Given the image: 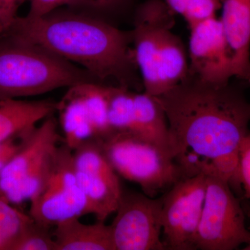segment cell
I'll return each instance as SVG.
<instances>
[{"label":"cell","mask_w":250,"mask_h":250,"mask_svg":"<svg viewBox=\"0 0 250 250\" xmlns=\"http://www.w3.org/2000/svg\"><path fill=\"white\" fill-rule=\"evenodd\" d=\"M165 111L172 157L184 178L214 174L241 188L238 159L249 134L250 103L239 88L188 75L156 96Z\"/></svg>","instance_id":"obj_1"},{"label":"cell","mask_w":250,"mask_h":250,"mask_svg":"<svg viewBox=\"0 0 250 250\" xmlns=\"http://www.w3.org/2000/svg\"><path fill=\"white\" fill-rule=\"evenodd\" d=\"M4 34L79 64L100 82L111 79L129 89L143 88L131 31L121 30L103 20L54 11L42 17H18Z\"/></svg>","instance_id":"obj_2"},{"label":"cell","mask_w":250,"mask_h":250,"mask_svg":"<svg viewBox=\"0 0 250 250\" xmlns=\"http://www.w3.org/2000/svg\"><path fill=\"white\" fill-rule=\"evenodd\" d=\"M85 82L100 83L85 69L41 45L0 35V99L34 96Z\"/></svg>","instance_id":"obj_3"},{"label":"cell","mask_w":250,"mask_h":250,"mask_svg":"<svg viewBox=\"0 0 250 250\" xmlns=\"http://www.w3.org/2000/svg\"><path fill=\"white\" fill-rule=\"evenodd\" d=\"M116 173L139 184L143 193L155 197L184 178L173 158L131 132H113L98 140Z\"/></svg>","instance_id":"obj_4"},{"label":"cell","mask_w":250,"mask_h":250,"mask_svg":"<svg viewBox=\"0 0 250 250\" xmlns=\"http://www.w3.org/2000/svg\"><path fill=\"white\" fill-rule=\"evenodd\" d=\"M62 143L54 115L33 127L22 147L0 170V197L11 205L30 200L48 177Z\"/></svg>","instance_id":"obj_5"},{"label":"cell","mask_w":250,"mask_h":250,"mask_svg":"<svg viewBox=\"0 0 250 250\" xmlns=\"http://www.w3.org/2000/svg\"><path fill=\"white\" fill-rule=\"evenodd\" d=\"M250 243L241 204L225 179L207 175V192L195 238L196 250H232Z\"/></svg>","instance_id":"obj_6"},{"label":"cell","mask_w":250,"mask_h":250,"mask_svg":"<svg viewBox=\"0 0 250 250\" xmlns=\"http://www.w3.org/2000/svg\"><path fill=\"white\" fill-rule=\"evenodd\" d=\"M29 201L31 218L51 228L88 214L86 199L77 184L73 150L65 143L57 147L48 177Z\"/></svg>","instance_id":"obj_7"},{"label":"cell","mask_w":250,"mask_h":250,"mask_svg":"<svg viewBox=\"0 0 250 250\" xmlns=\"http://www.w3.org/2000/svg\"><path fill=\"white\" fill-rule=\"evenodd\" d=\"M207 192V175L180 179L163 197L162 241L166 250H194Z\"/></svg>","instance_id":"obj_8"},{"label":"cell","mask_w":250,"mask_h":250,"mask_svg":"<svg viewBox=\"0 0 250 250\" xmlns=\"http://www.w3.org/2000/svg\"><path fill=\"white\" fill-rule=\"evenodd\" d=\"M163 197L123 189L114 220L110 225L115 250H164Z\"/></svg>","instance_id":"obj_9"},{"label":"cell","mask_w":250,"mask_h":250,"mask_svg":"<svg viewBox=\"0 0 250 250\" xmlns=\"http://www.w3.org/2000/svg\"><path fill=\"white\" fill-rule=\"evenodd\" d=\"M77 184L86 199L88 214L105 222L116 213L123 188L118 174L104 154L98 140L85 141L73 150Z\"/></svg>","instance_id":"obj_10"},{"label":"cell","mask_w":250,"mask_h":250,"mask_svg":"<svg viewBox=\"0 0 250 250\" xmlns=\"http://www.w3.org/2000/svg\"><path fill=\"white\" fill-rule=\"evenodd\" d=\"M175 14L164 0H146L136 9L132 33L135 59L144 92L159 96L158 62L164 36L175 24Z\"/></svg>","instance_id":"obj_11"},{"label":"cell","mask_w":250,"mask_h":250,"mask_svg":"<svg viewBox=\"0 0 250 250\" xmlns=\"http://www.w3.org/2000/svg\"><path fill=\"white\" fill-rule=\"evenodd\" d=\"M190 29L188 75L210 83H229L234 77L232 56L220 20L210 18Z\"/></svg>","instance_id":"obj_12"},{"label":"cell","mask_w":250,"mask_h":250,"mask_svg":"<svg viewBox=\"0 0 250 250\" xmlns=\"http://www.w3.org/2000/svg\"><path fill=\"white\" fill-rule=\"evenodd\" d=\"M221 6L234 77L250 83V0H222Z\"/></svg>","instance_id":"obj_13"},{"label":"cell","mask_w":250,"mask_h":250,"mask_svg":"<svg viewBox=\"0 0 250 250\" xmlns=\"http://www.w3.org/2000/svg\"><path fill=\"white\" fill-rule=\"evenodd\" d=\"M79 218L67 219L54 227L57 250H115L110 225L99 221L86 225Z\"/></svg>","instance_id":"obj_14"},{"label":"cell","mask_w":250,"mask_h":250,"mask_svg":"<svg viewBox=\"0 0 250 250\" xmlns=\"http://www.w3.org/2000/svg\"><path fill=\"white\" fill-rule=\"evenodd\" d=\"M57 103L52 100L26 101L0 99V141L10 139L57 112Z\"/></svg>","instance_id":"obj_15"},{"label":"cell","mask_w":250,"mask_h":250,"mask_svg":"<svg viewBox=\"0 0 250 250\" xmlns=\"http://www.w3.org/2000/svg\"><path fill=\"white\" fill-rule=\"evenodd\" d=\"M134 126L131 133L153 143L172 157L168 124L159 100L146 92H134Z\"/></svg>","instance_id":"obj_16"},{"label":"cell","mask_w":250,"mask_h":250,"mask_svg":"<svg viewBox=\"0 0 250 250\" xmlns=\"http://www.w3.org/2000/svg\"><path fill=\"white\" fill-rule=\"evenodd\" d=\"M59 122L63 131L64 143L72 150L90 139H96L89 111L75 85L57 103Z\"/></svg>","instance_id":"obj_17"},{"label":"cell","mask_w":250,"mask_h":250,"mask_svg":"<svg viewBox=\"0 0 250 250\" xmlns=\"http://www.w3.org/2000/svg\"><path fill=\"white\" fill-rule=\"evenodd\" d=\"M170 29L166 33L158 62L160 94L180 83L187 77L188 62L182 40Z\"/></svg>","instance_id":"obj_18"},{"label":"cell","mask_w":250,"mask_h":250,"mask_svg":"<svg viewBox=\"0 0 250 250\" xmlns=\"http://www.w3.org/2000/svg\"><path fill=\"white\" fill-rule=\"evenodd\" d=\"M134 92L120 86H107L108 121L112 133L132 132Z\"/></svg>","instance_id":"obj_19"},{"label":"cell","mask_w":250,"mask_h":250,"mask_svg":"<svg viewBox=\"0 0 250 250\" xmlns=\"http://www.w3.org/2000/svg\"><path fill=\"white\" fill-rule=\"evenodd\" d=\"M33 219L0 197V250H14Z\"/></svg>","instance_id":"obj_20"},{"label":"cell","mask_w":250,"mask_h":250,"mask_svg":"<svg viewBox=\"0 0 250 250\" xmlns=\"http://www.w3.org/2000/svg\"><path fill=\"white\" fill-rule=\"evenodd\" d=\"M14 250H57L51 228L33 220Z\"/></svg>","instance_id":"obj_21"},{"label":"cell","mask_w":250,"mask_h":250,"mask_svg":"<svg viewBox=\"0 0 250 250\" xmlns=\"http://www.w3.org/2000/svg\"><path fill=\"white\" fill-rule=\"evenodd\" d=\"M221 7L220 0H190L183 15L188 27L215 17V13Z\"/></svg>","instance_id":"obj_22"},{"label":"cell","mask_w":250,"mask_h":250,"mask_svg":"<svg viewBox=\"0 0 250 250\" xmlns=\"http://www.w3.org/2000/svg\"><path fill=\"white\" fill-rule=\"evenodd\" d=\"M240 183L250 200V133L241 143L238 159Z\"/></svg>","instance_id":"obj_23"},{"label":"cell","mask_w":250,"mask_h":250,"mask_svg":"<svg viewBox=\"0 0 250 250\" xmlns=\"http://www.w3.org/2000/svg\"><path fill=\"white\" fill-rule=\"evenodd\" d=\"M19 0H0V35L9 30L17 16Z\"/></svg>","instance_id":"obj_24"},{"label":"cell","mask_w":250,"mask_h":250,"mask_svg":"<svg viewBox=\"0 0 250 250\" xmlns=\"http://www.w3.org/2000/svg\"><path fill=\"white\" fill-rule=\"evenodd\" d=\"M29 18H39L50 14L60 6L67 5L69 0H29Z\"/></svg>","instance_id":"obj_25"},{"label":"cell","mask_w":250,"mask_h":250,"mask_svg":"<svg viewBox=\"0 0 250 250\" xmlns=\"http://www.w3.org/2000/svg\"><path fill=\"white\" fill-rule=\"evenodd\" d=\"M131 0H96L95 9L113 12L124 8Z\"/></svg>","instance_id":"obj_26"},{"label":"cell","mask_w":250,"mask_h":250,"mask_svg":"<svg viewBox=\"0 0 250 250\" xmlns=\"http://www.w3.org/2000/svg\"><path fill=\"white\" fill-rule=\"evenodd\" d=\"M166 4L175 14L183 16L190 0H164Z\"/></svg>","instance_id":"obj_27"},{"label":"cell","mask_w":250,"mask_h":250,"mask_svg":"<svg viewBox=\"0 0 250 250\" xmlns=\"http://www.w3.org/2000/svg\"><path fill=\"white\" fill-rule=\"evenodd\" d=\"M13 157L14 156L11 155L0 156V170L11 160Z\"/></svg>","instance_id":"obj_28"},{"label":"cell","mask_w":250,"mask_h":250,"mask_svg":"<svg viewBox=\"0 0 250 250\" xmlns=\"http://www.w3.org/2000/svg\"><path fill=\"white\" fill-rule=\"evenodd\" d=\"M244 250H250V243H249V244L246 245V248H244Z\"/></svg>","instance_id":"obj_29"}]
</instances>
